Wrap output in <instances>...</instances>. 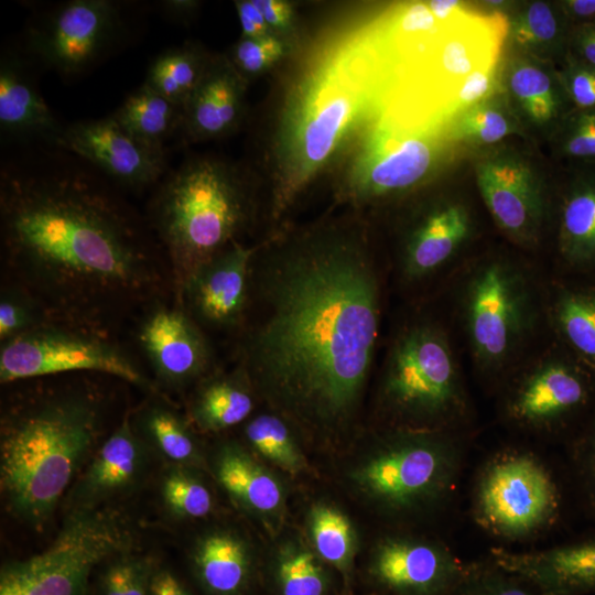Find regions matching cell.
I'll use <instances>...</instances> for the list:
<instances>
[{
	"mask_svg": "<svg viewBox=\"0 0 595 595\" xmlns=\"http://www.w3.org/2000/svg\"><path fill=\"white\" fill-rule=\"evenodd\" d=\"M380 291L357 226L320 225L258 246L239 367L295 420L317 429L340 426L371 368Z\"/></svg>",
	"mask_w": 595,
	"mask_h": 595,
	"instance_id": "cell-1",
	"label": "cell"
},
{
	"mask_svg": "<svg viewBox=\"0 0 595 595\" xmlns=\"http://www.w3.org/2000/svg\"><path fill=\"white\" fill-rule=\"evenodd\" d=\"M112 185L53 147L28 145L1 164L6 257L56 306L137 300L159 282L154 246Z\"/></svg>",
	"mask_w": 595,
	"mask_h": 595,
	"instance_id": "cell-2",
	"label": "cell"
},
{
	"mask_svg": "<svg viewBox=\"0 0 595 595\" xmlns=\"http://www.w3.org/2000/svg\"><path fill=\"white\" fill-rule=\"evenodd\" d=\"M382 68L366 24L335 35L304 65L273 142L272 214L288 210L360 128L377 119Z\"/></svg>",
	"mask_w": 595,
	"mask_h": 595,
	"instance_id": "cell-3",
	"label": "cell"
},
{
	"mask_svg": "<svg viewBox=\"0 0 595 595\" xmlns=\"http://www.w3.org/2000/svg\"><path fill=\"white\" fill-rule=\"evenodd\" d=\"M101 403L84 390H53L12 408L1 421L0 486L8 509L31 528L52 518L90 456Z\"/></svg>",
	"mask_w": 595,
	"mask_h": 595,
	"instance_id": "cell-4",
	"label": "cell"
},
{
	"mask_svg": "<svg viewBox=\"0 0 595 595\" xmlns=\"http://www.w3.org/2000/svg\"><path fill=\"white\" fill-rule=\"evenodd\" d=\"M252 213L250 185L232 163L191 158L164 175L150 220L167 253L177 295L202 264L238 241Z\"/></svg>",
	"mask_w": 595,
	"mask_h": 595,
	"instance_id": "cell-5",
	"label": "cell"
},
{
	"mask_svg": "<svg viewBox=\"0 0 595 595\" xmlns=\"http://www.w3.org/2000/svg\"><path fill=\"white\" fill-rule=\"evenodd\" d=\"M132 543V530L117 511L67 510L47 549L2 564L0 595H88L100 564Z\"/></svg>",
	"mask_w": 595,
	"mask_h": 595,
	"instance_id": "cell-6",
	"label": "cell"
},
{
	"mask_svg": "<svg viewBox=\"0 0 595 595\" xmlns=\"http://www.w3.org/2000/svg\"><path fill=\"white\" fill-rule=\"evenodd\" d=\"M381 392L397 415L413 422H446L463 411L457 363L437 323L416 321L397 334L386 357Z\"/></svg>",
	"mask_w": 595,
	"mask_h": 595,
	"instance_id": "cell-7",
	"label": "cell"
},
{
	"mask_svg": "<svg viewBox=\"0 0 595 595\" xmlns=\"http://www.w3.org/2000/svg\"><path fill=\"white\" fill-rule=\"evenodd\" d=\"M461 305L475 360L490 371L510 363L536 320L533 290L526 272L502 258L480 261L472 269Z\"/></svg>",
	"mask_w": 595,
	"mask_h": 595,
	"instance_id": "cell-8",
	"label": "cell"
},
{
	"mask_svg": "<svg viewBox=\"0 0 595 595\" xmlns=\"http://www.w3.org/2000/svg\"><path fill=\"white\" fill-rule=\"evenodd\" d=\"M99 372L156 392V387L119 347L94 334L53 324L39 326L1 343L0 381L69 372Z\"/></svg>",
	"mask_w": 595,
	"mask_h": 595,
	"instance_id": "cell-9",
	"label": "cell"
},
{
	"mask_svg": "<svg viewBox=\"0 0 595 595\" xmlns=\"http://www.w3.org/2000/svg\"><path fill=\"white\" fill-rule=\"evenodd\" d=\"M451 142L447 127L372 123L346 181V194L369 202L402 193L426 181Z\"/></svg>",
	"mask_w": 595,
	"mask_h": 595,
	"instance_id": "cell-10",
	"label": "cell"
},
{
	"mask_svg": "<svg viewBox=\"0 0 595 595\" xmlns=\"http://www.w3.org/2000/svg\"><path fill=\"white\" fill-rule=\"evenodd\" d=\"M560 501L552 474L526 453L494 459L476 488L478 519L494 533L508 538L530 536L551 524Z\"/></svg>",
	"mask_w": 595,
	"mask_h": 595,
	"instance_id": "cell-11",
	"label": "cell"
},
{
	"mask_svg": "<svg viewBox=\"0 0 595 595\" xmlns=\"http://www.w3.org/2000/svg\"><path fill=\"white\" fill-rule=\"evenodd\" d=\"M125 32L118 2L71 0L54 6L29 28L28 52L42 66L69 77L85 73Z\"/></svg>",
	"mask_w": 595,
	"mask_h": 595,
	"instance_id": "cell-12",
	"label": "cell"
},
{
	"mask_svg": "<svg viewBox=\"0 0 595 595\" xmlns=\"http://www.w3.org/2000/svg\"><path fill=\"white\" fill-rule=\"evenodd\" d=\"M456 451L432 434L408 435L386 446L360 469L363 488L392 508H408L442 496L456 472Z\"/></svg>",
	"mask_w": 595,
	"mask_h": 595,
	"instance_id": "cell-13",
	"label": "cell"
},
{
	"mask_svg": "<svg viewBox=\"0 0 595 595\" xmlns=\"http://www.w3.org/2000/svg\"><path fill=\"white\" fill-rule=\"evenodd\" d=\"M53 148L77 155L118 186L142 190L166 173V151L142 141L112 115L64 126Z\"/></svg>",
	"mask_w": 595,
	"mask_h": 595,
	"instance_id": "cell-14",
	"label": "cell"
},
{
	"mask_svg": "<svg viewBox=\"0 0 595 595\" xmlns=\"http://www.w3.org/2000/svg\"><path fill=\"white\" fill-rule=\"evenodd\" d=\"M138 342L158 380L182 389L205 376L213 354L201 325L177 306L156 305L138 329Z\"/></svg>",
	"mask_w": 595,
	"mask_h": 595,
	"instance_id": "cell-15",
	"label": "cell"
},
{
	"mask_svg": "<svg viewBox=\"0 0 595 595\" xmlns=\"http://www.w3.org/2000/svg\"><path fill=\"white\" fill-rule=\"evenodd\" d=\"M154 457L127 414L96 448L65 496L67 510L107 507L134 491Z\"/></svg>",
	"mask_w": 595,
	"mask_h": 595,
	"instance_id": "cell-16",
	"label": "cell"
},
{
	"mask_svg": "<svg viewBox=\"0 0 595 595\" xmlns=\"http://www.w3.org/2000/svg\"><path fill=\"white\" fill-rule=\"evenodd\" d=\"M476 180L497 226L519 244L536 242L544 218L545 202L529 164L513 154H495L477 164Z\"/></svg>",
	"mask_w": 595,
	"mask_h": 595,
	"instance_id": "cell-17",
	"label": "cell"
},
{
	"mask_svg": "<svg viewBox=\"0 0 595 595\" xmlns=\"http://www.w3.org/2000/svg\"><path fill=\"white\" fill-rule=\"evenodd\" d=\"M257 247L239 241L230 245L202 264L185 283L178 298L199 325L227 329L242 324Z\"/></svg>",
	"mask_w": 595,
	"mask_h": 595,
	"instance_id": "cell-18",
	"label": "cell"
},
{
	"mask_svg": "<svg viewBox=\"0 0 595 595\" xmlns=\"http://www.w3.org/2000/svg\"><path fill=\"white\" fill-rule=\"evenodd\" d=\"M589 398L591 386L581 370L559 358H543L515 385L508 413L527 426H554L582 411Z\"/></svg>",
	"mask_w": 595,
	"mask_h": 595,
	"instance_id": "cell-19",
	"label": "cell"
},
{
	"mask_svg": "<svg viewBox=\"0 0 595 595\" xmlns=\"http://www.w3.org/2000/svg\"><path fill=\"white\" fill-rule=\"evenodd\" d=\"M372 570L399 595H451L466 572L446 549L401 538L378 548Z\"/></svg>",
	"mask_w": 595,
	"mask_h": 595,
	"instance_id": "cell-20",
	"label": "cell"
},
{
	"mask_svg": "<svg viewBox=\"0 0 595 595\" xmlns=\"http://www.w3.org/2000/svg\"><path fill=\"white\" fill-rule=\"evenodd\" d=\"M247 79L227 56H212L199 84L184 105L178 134L185 143L225 137L244 116Z\"/></svg>",
	"mask_w": 595,
	"mask_h": 595,
	"instance_id": "cell-21",
	"label": "cell"
},
{
	"mask_svg": "<svg viewBox=\"0 0 595 595\" xmlns=\"http://www.w3.org/2000/svg\"><path fill=\"white\" fill-rule=\"evenodd\" d=\"M42 97L31 64L6 51L0 63V129L2 137L22 144L54 147L63 131Z\"/></svg>",
	"mask_w": 595,
	"mask_h": 595,
	"instance_id": "cell-22",
	"label": "cell"
},
{
	"mask_svg": "<svg viewBox=\"0 0 595 595\" xmlns=\"http://www.w3.org/2000/svg\"><path fill=\"white\" fill-rule=\"evenodd\" d=\"M493 558L495 565L526 578L547 595L595 593V538L534 552L494 550Z\"/></svg>",
	"mask_w": 595,
	"mask_h": 595,
	"instance_id": "cell-23",
	"label": "cell"
},
{
	"mask_svg": "<svg viewBox=\"0 0 595 595\" xmlns=\"http://www.w3.org/2000/svg\"><path fill=\"white\" fill-rule=\"evenodd\" d=\"M470 229V215L464 205L442 202L430 207L412 224L404 239L402 277L416 282L435 274L459 251Z\"/></svg>",
	"mask_w": 595,
	"mask_h": 595,
	"instance_id": "cell-24",
	"label": "cell"
},
{
	"mask_svg": "<svg viewBox=\"0 0 595 595\" xmlns=\"http://www.w3.org/2000/svg\"><path fill=\"white\" fill-rule=\"evenodd\" d=\"M193 574L209 595H240L251 572V555L236 532L216 529L199 537L191 552Z\"/></svg>",
	"mask_w": 595,
	"mask_h": 595,
	"instance_id": "cell-25",
	"label": "cell"
},
{
	"mask_svg": "<svg viewBox=\"0 0 595 595\" xmlns=\"http://www.w3.org/2000/svg\"><path fill=\"white\" fill-rule=\"evenodd\" d=\"M213 468L219 485L242 508L269 513L281 506L282 489L277 479L238 444L221 445Z\"/></svg>",
	"mask_w": 595,
	"mask_h": 595,
	"instance_id": "cell-26",
	"label": "cell"
},
{
	"mask_svg": "<svg viewBox=\"0 0 595 595\" xmlns=\"http://www.w3.org/2000/svg\"><path fill=\"white\" fill-rule=\"evenodd\" d=\"M131 421L152 455L165 465L201 467L202 454L191 424L169 403L148 402Z\"/></svg>",
	"mask_w": 595,
	"mask_h": 595,
	"instance_id": "cell-27",
	"label": "cell"
},
{
	"mask_svg": "<svg viewBox=\"0 0 595 595\" xmlns=\"http://www.w3.org/2000/svg\"><path fill=\"white\" fill-rule=\"evenodd\" d=\"M250 385L240 367L232 374L204 379L190 404L191 421L204 432H219L244 422L255 405Z\"/></svg>",
	"mask_w": 595,
	"mask_h": 595,
	"instance_id": "cell-28",
	"label": "cell"
},
{
	"mask_svg": "<svg viewBox=\"0 0 595 595\" xmlns=\"http://www.w3.org/2000/svg\"><path fill=\"white\" fill-rule=\"evenodd\" d=\"M183 111V106L143 84L111 115L137 138L164 147L169 138L180 132Z\"/></svg>",
	"mask_w": 595,
	"mask_h": 595,
	"instance_id": "cell-29",
	"label": "cell"
},
{
	"mask_svg": "<svg viewBox=\"0 0 595 595\" xmlns=\"http://www.w3.org/2000/svg\"><path fill=\"white\" fill-rule=\"evenodd\" d=\"M210 60V55L192 43L167 48L152 61L143 84L184 107Z\"/></svg>",
	"mask_w": 595,
	"mask_h": 595,
	"instance_id": "cell-30",
	"label": "cell"
},
{
	"mask_svg": "<svg viewBox=\"0 0 595 595\" xmlns=\"http://www.w3.org/2000/svg\"><path fill=\"white\" fill-rule=\"evenodd\" d=\"M560 248L574 264L595 263V183L581 184L566 196L561 213Z\"/></svg>",
	"mask_w": 595,
	"mask_h": 595,
	"instance_id": "cell-31",
	"label": "cell"
},
{
	"mask_svg": "<svg viewBox=\"0 0 595 595\" xmlns=\"http://www.w3.org/2000/svg\"><path fill=\"white\" fill-rule=\"evenodd\" d=\"M511 96L524 115L534 123L553 120L561 106L560 95L551 75L528 60H516L508 72Z\"/></svg>",
	"mask_w": 595,
	"mask_h": 595,
	"instance_id": "cell-32",
	"label": "cell"
},
{
	"mask_svg": "<svg viewBox=\"0 0 595 595\" xmlns=\"http://www.w3.org/2000/svg\"><path fill=\"white\" fill-rule=\"evenodd\" d=\"M159 497L164 511L181 521L205 518L214 507L213 494L194 467L165 465Z\"/></svg>",
	"mask_w": 595,
	"mask_h": 595,
	"instance_id": "cell-33",
	"label": "cell"
},
{
	"mask_svg": "<svg viewBox=\"0 0 595 595\" xmlns=\"http://www.w3.org/2000/svg\"><path fill=\"white\" fill-rule=\"evenodd\" d=\"M553 318L569 346L595 369V293L563 291L554 302Z\"/></svg>",
	"mask_w": 595,
	"mask_h": 595,
	"instance_id": "cell-34",
	"label": "cell"
},
{
	"mask_svg": "<svg viewBox=\"0 0 595 595\" xmlns=\"http://www.w3.org/2000/svg\"><path fill=\"white\" fill-rule=\"evenodd\" d=\"M158 564L134 549L107 559L96 570L95 595H150V583Z\"/></svg>",
	"mask_w": 595,
	"mask_h": 595,
	"instance_id": "cell-35",
	"label": "cell"
},
{
	"mask_svg": "<svg viewBox=\"0 0 595 595\" xmlns=\"http://www.w3.org/2000/svg\"><path fill=\"white\" fill-rule=\"evenodd\" d=\"M249 444L283 470L296 474L304 466L303 456L285 422L273 414H260L245 428Z\"/></svg>",
	"mask_w": 595,
	"mask_h": 595,
	"instance_id": "cell-36",
	"label": "cell"
},
{
	"mask_svg": "<svg viewBox=\"0 0 595 595\" xmlns=\"http://www.w3.org/2000/svg\"><path fill=\"white\" fill-rule=\"evenodd\" d=\"M310 530L316 553L329 564L344 569L354 550V532L348 518L336 508L316 506L310 516Z\"/></svg>",
	"mask_w": 595,
	"mask_h": 595,
	"instance_id": "cell-37",
	"label": "cell"
},
{
	"mask_svg": "<svg viewBox=\"0 0 595 595\" xmlns=\"http://www.w3.org/2000/svg\"><path fill=\"white\" fill-rule=\"evenodd\" d=\"M510 116L490 99L457 115L447 126L451 141L493 144L515 132Z\"/></svg>",
	"mask_w": 595,
	"mask_h": 595,
	"instance_id": "cell-38",
	"label": "cell"
},
{
	"mask_svg": "<svg viewBox=\"0 0 595 595\" xmlns=\"http://www.w3.org/2000/svg\"><path fill=\"white\" fill-rule=\"evenodd\" d=\"M281 595H325L327 581L315 554L304 548H289L277 569Z\"/></svg>",
	"mask_w": 595,
	"mask_h": 595,
	"instance_id": "cell-39",
	"label": "cell"
},
{
	"mask_svg": "<svg viewBox=\"0 0 595 595\" xmlns=\"http://www.w3.org/2000/svg\"><path fill=\"white\" fill-rule=\"evenodd\" d=\"M559 22L554 11L544 2L528 4L510 23L512 42L526 50L552 44L559 35Z\"/></svg>",
	"mask_w": 595,
	"mask_h": 595,
	"instance_id": "cell-40",
	"label": "cell"
},
{
	"mask_svg": "<svg viewBox=\"0 0 595 595\" xmlns=\"http://www.w3.org/2000/svg\"><path fill=\"white\" fill-rule=\"evenodd\" d=\"M288 51V43L271 32L261 37H241L227 57L239 74L248 79L268 71Z\"/></svg>",
	"mask_w": 595,
	"mask_h": 595,
	"instance_id": "cell-41",
	"label": "cell"
},
{
	"mask_svg": "<svg viewBox=\"0 0 595 595\" xmlns=\"http://www.w3.org/2000/svg\"><path fill=\"white\" fill-rule=\"evenodd\" d=\"M495 566L494 571H466L451 595H547L526 578Z\"/></svg>",
	"mask_w": 595,
	"mask_h": 595,
	"instance_id": "cell-42",
	"label": "cell"
},
{
	"mask_svg": "<svg viewBox=\"0 0 595 595\" xmlns=\"http://www.w3.org/2000/svg\"><path fill=\"white\" fill-rule=\"evenodd\" d=\"M37 305L19 290H6L0 300L1 343L42 324Z\"/></svg>",
	"mask_w": 595,
	"mask_h": 595,
	"instance_id": "cell-43",
	"label": "cell"
},
{
	"mask_svg": "<svg viewBox=\"0 0 595 595\" xmlns=\"http://www.w3.org/2000/svg\"><path fill=\"white\" fill-rule=\"evenodd\" d=\"M573 459L586 502L595 513V419L580 436Z\"/></svg>",
	"mask_w": 595,
	"mask_h": 595,
	"instance_id": "cell-44",
	"label": "cell"
},
{
	"mask_svg": "<svg viewBox=\"0 0 595 595\" xmlns=\"http://www.w3.org/2000/svg\"><path fill=\"white\" fill-rule=\"evenodd\" d=\"M564 85L571 100L582 110L595 109V67L583 62L572 63Z\"/></svg>",
	"mask_w": 595,
	"mask_h": 595,
	"instance_id": "cell-45",
	"label": "cell"
},
{
	"mask_svg": "<svg viewBox=\"0 0 595 595\" xmlns=\"http://www.w3.org/2000/svg\"><path fill=\"white\" fill-rule=\"evenodd\" d=\"M572 156H595V110H585L572 121L563 143Z\"/></svg>",
	"mask_w": 595,
	"mask_h": 595,
	"instance_id": "cell-46",
	"label": "cell"
},
{
	"mask_svg": "<svg viewBox=\"0 0 595 595\" xmlns=\"http://www.w3.org/2000/svg\"><path fill=\"white\" fill-rule=\"evenodd\" d=\"M242 37H261L271 30L267 24L255 0H240L235 2Z\"/></svg>",
	"mask_w": 595,
	"mask_h": 595,
	"instance_id": "cell-47",
	"label": "cell"
},
{
	"mask_svg": "<svg viewBox=\"0 0 595 595\" xmlns=\"http://www.w3.org/2000/svg\"><path fill=\"white\" fill-rule=\"evenodd\" d=\"M270 30L286 31L293 21V7L282 0H255Z\"/></svg>",
	"mask_w": 595,
	"mask_h": 595,
	"instance_id": "cell-48",
	"label": "cell"
},
{
	"mask_svg": "<svg viewBox=\"0 0 595 595\" xmlns=\"http://www.w3.org/2000/svg\"><path fill=\"white\" fill-rule=\"evenodd\" d=\"M150 595L193 594L171 569L158 564L151 577Z\"/></svg>",
	"mask_w": 595,
	"mask_h": 595,
	"instance_id": "cell-49",
	"label": "cell"
},
{
	"mask_svg": "<svg viewBox=\"0 0 595 595\" xmlns=\"http://www.w3.org/2000/svg\"><path fill=\"white\" fill-rule=\"evenodd\" d=\"M575 48L583 63L595 67V19L578 28Z\"/></svg>",
	"mask_w": 595,
	"mask_h": 595,
	"instance_id": "cell-50",
	"label": "cell"
},
{
	"mask_svg": "<svg viewBox=\"0 0 595 595\" xmlns=\"http://www.w3.org/2000/svg\"><path fill=\"white\" fill-rule=\"evenodd\" d=\"M161 13L172 22L185 23L196 13L199 2L192 0H164L158 2Z\"/></svg>",
	"mask_w": 595,
	"mask_h": 595,
	"instance_id": "cell-51",
	"label": "cell"
},
{
	"mask_svg": "<svg viewBox=\"0 0 595 595\" xmlns=\"http://www.w3.org/2000/svg\"><path fill=\"white\" fill-rule=\"evenodd\" d=\"M566 11L581 19L595 17V0H569L564 2Z\"/></svg>",
	"mask_w": 595,
	"mask_h": 595,
	"instance_id": "cell-52",
	"label": "cell"
}]
</instances>
